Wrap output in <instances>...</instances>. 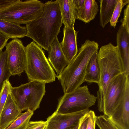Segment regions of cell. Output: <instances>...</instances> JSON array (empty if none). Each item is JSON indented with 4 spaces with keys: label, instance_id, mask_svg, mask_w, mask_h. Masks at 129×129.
Segmentation results:
<instances>
[{
    "label": "cell",
    "instance_id": "obj_4",
    "mask_svg": "<svg viewBox=\"0 0 129 129\" xmlns=\"http://www.w3.org/2000/svg\"><path fill=\"white\" fill-rule=\"evenodd\" d=\"M24 71L30 81L45 84L55 81L57 75L42 48L34 41L25 47Z\"/></svg>",
    "mask_w": 129,
    "mask_h": 129
},
{
    "label": "cell",
    "instance_id": "obj_14",
    "mask_svg": "<svg viewBox=\"0 0 129 129\" xmlns=\"http://www.w3.org/2000/svg\"><path fill=\"white\" fill-rule=\"evenodd\" d=\"M117 46L121 59L123 73L129 75V34L121 25L116 34Z\"/></svg>",
    "mask_w": 129,
    "mask_h": 129
},
{
    "label": "cell",
    "instance_id": "obj_7",
    "mask_svg": "<svg viewBox=\"0 0 129 129\" xmlns=\"http://www.w3.org/2000/svg\"><path fill=\"white\" fill-rule=\"evenodd\" d=\"M96 96L90 94L88 86H80L74 91L64 94L58 99L56 113H74L89 108L94 105Z\"/></svg>",
    "mask_w": 129,
    "mask_h": 129
},
{
    "label": "cell",
    "instance_id": "obj_22",
    "mask_svg": "<svg viewBox=\"0 0 129 129\" xmlns=\"http://www.w3.org/2000/svg\"><path fill=\"white\" fill-rule=\"evenodd\" d=\"M34 111L29 109L20 115L6 129H25L27 126Z\"/></svg>",
    "mask_w": 129,
    "mask_h": 129
},
{
    "label": "cell",
    "instance_id": "obj_12",
    "mask_svg": "<svg viewBox=\"0 0 129 129\" xmlns=\"http://www.w3.org/2000/svg\"><path fill=\"white\" fill-rule=\"evenodd\" d=\"M78 33L74 28L64 26L63 28V39L60 44L63 53L69 63L78 53L77 37Z\"/></svg>",
    "mask_w": 129,
    "mask_h": 129
},
{
    "label": "cell",
    "instance_id": "obj_1",
    "mask_svg": "<svg viewBox=\"0 0 129 129\" xmlns=\"http://www.w3.org/2000/svg\"><path fill=\"white\" fill-rule=\"evenodd\" d=\"M61 16L57 0L46 2L43 13L38 18L26 24V36L48 51L57 37L62 25Z\"/></svg>",
    "mask_w": 129,
    "mask_h": 129
},
{
    "label": "cell",
    "instance_id": "obj_13",
    "mask_svg": "<svg viewBox=\"0 0 129 129\" xmlns=\"http://www.w3.org/2000/svg\"><path fill=\"white\" fill-rule=\"evenodd\" d=\"M48 52V60L59 75L69 63L63 53L57 37L51 44Z\"/></svg>",
    "mask_w": 129,
    "mask_h": 129
},
{
    "label": "cell",
    "instance_id": "obj_32",
    "mask_svg": "<svg viewBox=\"0 0 129 129\" xmlns=\"http://www.w3.org/2000/svg\"><path fill=\"white\" fill-rule=\"evenodd\" d=\"M16 0H0V10H1L16 1Z\"/></svg>",
    "mask_w": 129,
    "mask_h": 129
},
{
    "label": "cell",
    "instance_id": "obj_27",
    "mask_svg": "<svg viewBox=\"0 0 129 129\" xmlns=\"http://www.w3.org/2000/svg\"><path fill=\"white\" fill-rule=\"evenodd\" d=\"M76 19H78L84 8L85 0H73Z\"/></svg>",
    "mask_w": 129,
    "mask_h": 129
},
{
    "label": "cell",
    "instance_id": "obj_9",
    "mask_svg": "<svg viewBox=\"0 0 129 129\" xmlns=\"http://www.w3.org/2000/svg\"><path fill=\"white\" fill-rule=\"evenodd\" d=\"M8 66L12 75H20L24 70L26 57L25 47L21 40L14 38L5 46Z\"/></svg>",
    "mask_w": 129,
    "mask_h": 129
},
{
    "label": "cell",
    "instance_id": "obj_19",
    "mask_svg": "<svg viewBox=\"0 0 129 129\" xmlns=\"http://www.w3.org/2000/svg\"><path fill=\"white\" fill-rule=\"evenodd\" d=\"M118 0H100V24L103 28L110 22Z\"/></svg>",
    "mask_w": 129,
    "mask_h": 129
},
{
    "label": "cell",
    "instance_id": "obj_3",
    "mask_svg": "<svg viewBox=\"0 0 129 129\" xmlns=\"http://www.w3.org/2000/svg\"><path fill=\"white\" fill-rule=\"evenodd\" d=\"M97 60L100 70L96 96L97 106L99 111L103 112L104 99L107 87L113 79L123 73V68L117 47L111 43L100 47Z\"/></svg>",
    "mask_w": 129,
    "mask_h": 129
},
{
    "label": "cell",
    "instance_id": "obj_28",
    "mask_svg": "<svg viewBox=\"0 0 129 129\" xmlns=\"http://www.w3.org/2000/svg\"><path fill=\"white\" fill-rule=\"evenodd\" d=\"M46 125V121H29L25 129H45Z\"/></svg>",
    "mask_w": 129,
    "mask_h": 129
},
{
    "label": "cell",
    "instance_id": "obj_33",
    "mask_svg": "<svg viewBox=\"0 0 129 129\" xmlns=\"http://www.w3.org/2000/svg\"><path fill=\"white\" fill-rule=\"evenodd\" d=\"M79 122L78 124L75 126L72 129H78L79 125Z\"/></svg>",
    "mask_w": 129,
    "mask_h": 129
},
{
    "label": "cell",
    "instance_id": "obj_15",
    "mask_svg": "<svg viewBox=\"0 0 129 129\" xmlns=\"http://www.w3.org/2000/svg\"><path fill=\"white\" fill-rule=\"evenodd\" d=\"M21 113L10 93L8 95L1 115L0 129H6Z\"/></svg>",
    "mask_w": 129,
    "mask_h": 129
},
{
    "label": "cell",
    "instance_id": "obj_23",
    "mask_svg": "<svg viewBox=\"0 0 129 129\" xmlns=\"http://www.w3.org/2000/svg\"><path fill=\"white\" fill-rule=\"evenodd\" d=\"M95 123L100 129H119L104 114L96 116Z\"/></svg>",
    "mask_w": 129,
    "mask_h": 129
},
{
    "label": "cell",
    "instance_id": "obj_8",
    "mask_svg": "<svg viewBox=\"0 0 129 129\" xmlns=\"http://www.w3.org/2000/svg\"><path fill=\"white\" fill-rule=\"evenodd\" d=\"M129 76L122 73L113 79L109 84L103 101L104 114L109 117L124 96Z\"/></svg>",
    "mask_w": 129,
    "mask_h": 129
},
{
    "label": "cell",
    "instance_id": "obj_21",
    "mask_svg": "<svg viewBox=\"0 0 129 129\" xmlns=\"http://www.w3.org/2000/svg\"><path fill=\"white\" fill-rule=\"evenodd\" d=\"M11 75L8 64L7 51L1 50L0 51V92L5 81L9 80Z\"/></svg>",
    "mask_w": 129,
    "mask_h": 129
},
{
    "label": "cell",
    "instance_id": "obj_5",
    "mask_svg": "<svg viewBox=\"0 0 129 129\" xmlns=\"http://www.w3.org/2000/svg\"><path fill=\"white\" fill-rule=\"evenodd\" d=\"M44 6V3L38 0H16L0 10V18L19 24H26L41 16Z\"/></svg>",
    "mask_w": 129,
    "mask_h": 129
},
{
    "label": "cell",
    "instance_id": "obj_31",
    "mask_svg": "<svg viewBox=\"0 0 129 129\" xmlns=\"http://www.w3.org/2000/svg\"><path fill=\"white\" fill-rule=\"evenodd\" d=\"M9 38L0 32V51L5 46Z\"/></svg>",
    "mask_w": 129,
    "mask_h": 129
},
{
    "label": "cell",
    "instance_id": "obj_25",
    "mask_svg": "<svg viewBox=\"0 0 129 129\" xmlns=\"http://www.w3.org/2000/svg\"><path fill=\"white\" fill-rule=\"evenodd\" d=\"M12 86L9 80L5 81L0 92V118L3 109Z\"/></svg>",
    "mask_w": 129,
    "mask_h": 129
},
{
    "label": "cell",
    "instance_id": "obj_11",
    "mask_svg": "<svg viewBox=\"0 0 129 129\" xmlns=\"http://www.w3.org/2000/svg\"><path fill=\"white\" fill-rule=\"evenodd\" d=\"M108 117L119 129H129V82L123 99Z\"/></svg>",
    "mask_w": 129,
    "mask_h": 129
},
{
    "label": "cell",
    "instance_id": "obj_6",
    "mask_svg": "<svg viewBox=\"0 0 129 129\" xmlns=\"http://www.w3.org/2000/svg\"><path fill=\"white\" fill-rule=\"evenodd\" d=\"M46 84L30 81L17 87H11V94L20 111H34L40 107L46 92Z\"/></svg>",
    "mask_w": 129,
    "mask_h": 129
},
{
    "label": "cell",
    "instance_id": "obj_20",
    "mask_svg": "<svg viewBox=\"0 0 129 129\" xmlns=\"http://www.w3.org/2000/svg\"><path fill=\"white\" fill-rule=\"evenodd\" d=\"M99 11L97 3L94 0H85L84 8L78 20L85 23L93 20Z\"/></svg>",
    "mask_w": 129,
    "mask_h": 129
},
{
    "label": "cell",
    "instance_id": "obj_2",
    "mask_svg": "<svg viewBox=\"0 0 129 129\" xmlns=\"http://www.w3.org/2000/svg\"><path fill=\"white\" fill-rule=\"evenodd\" d=\"M98 49L97 42L86 40L81 45L75 56L61 73L57 76L64 94L74 91L84 82L88 63L92 55Z\"/></svg>",
    "mask_w": 129,
    "mask_h": 129
},
{
    "label": "cell",
    "instance_id": "obj_16",
    "mask_svg": "<svg viewBox=\"0 0 129 129\" xmlns=\"http://www.w3.org/2000/svg\"><path fill=\"white\" fill-rule=\"evenodd\" d=\"M60 8L62 23L64 26L74 28L76 18L73 0H57Z\"/></svg>",
    "mask_w": 129,
    "mask_h": 129
},
{
    "label": "cell",
    "instance_id": "obj_10",
    "mask_svg": "<svg viewBox=\"0 0 129 129\" xmlns=\"http://www.w3.org/2000/svg\"><path fill=\"white\" fill-rule=\"evenodd\" d=\"M89 110L86 109L67 114L55 112L47 118L45 129H72L79 123L81 118Z\"/></svg>",
    "mask_w": 129,
    "mask_h": 129
},
{
    "label": "cell",
    "instance_id": "obj_26",
    "mask_svg": "<svg viewBox=\"0 0 129 129\" xmlns=\"http://www.w3.org/2000/svg\"><path fill=\"white\" fill-rule=\"evenodd\" d=\"M122 25L129 34V3L126 5L123 11V18L120 20Z\"/></svg>",
    "mask_w": 129,
    "mask_h": 129
},
{
    "label": "cell",
    "instance_id": "obj_17",
    "mask_svg": "<svg viewBox=\"0 0 129 129\" xmlns=\"http://www.w3.org/2000/svg\"><path fill=\"white\" fill-rule=\"evenodd\" d=\"M0 32L10 39L22 38L26 36V26L0 18Z\"/></svg>",
    "mask_w": 129,
    "mask_h": 129
},
{
    "label": "cell",
    "instance_id": "obj_18",
    "mask_svg": "<svg viewBox=\"0 0 129 129\" xmlns=\"http://www.w3.org/2000/svg\"><path fill=\"white\" fill-rule=\"evenodd\" d=\"M98 51L92 55L88 63L84 80V82L88 83H96L99 82L100 70L97 60Z\"/></svg>",
    "mask_w": 129,
    "mask_h": 129
},
{
    "label": "cell",
    "instance_id": "obj_24",
    "mask_svg": "<svg viewBox=\"0 0 129 129\" xmlns=\"http://www.w3.org/2000/svg\"><path fill=\"white\" fill-rule=\"evenodd\" d=\"M129 3V0H118L110 21V25L115 28L120 16L122 9L126 5Z\"/></svg>",
    "mask_w": 129,
    "mask_h": 129
},
{
    "label": "cell",
    "instance_id": "obj_30",
    "mask_svg": "<svg viewBox=\"0 0 129 129\" xmlns=\"http://www.w3.org/2000/svg\"><path fill=\"white\" fill-rule=\"evenodd\" d=\"M88 112L81 119L78 129H86L88 119Z\"/></svg>",
    "mask_w": 129,
    "mask_h": 129
},
{
    "label": "cell",
    "instance_id": "obj_29",
    "mask_svg": "<svg viewBox=\"0 0 129 129\" xmlns=\"http://www.w3.org/2000/svg\"><path fill=\"white\" fill-rule=\"evenodd\" d=\"M88 119L86 129H95L96 117L94 111L89 110L88 112Z\"/></svg>",
    "mask_w": 129,
    "mask_h": 129
}]
</instances>
